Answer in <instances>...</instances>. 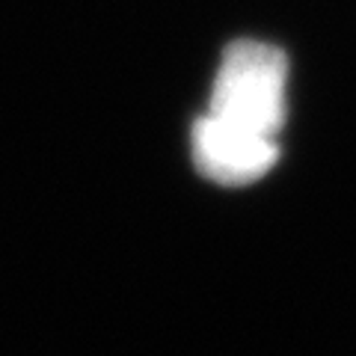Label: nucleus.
Returning <instances> with one entry per match:
<instances>
[{
	"instance_id": "obj_1",
	"label": "nucleus",
	"mask_w": 356,
	"mask_h": 356,
	"mask_svg": "<svg viewBox=\"0 0 356 356\" xmlns=\"http://www.w3.org/2000/svg\"><path fill=\"white\" fill-rule=\"evenodd\" d=\"M288 63L280 48L241 39L222 54L208 113L280 140L285 125Z\"/></svg>"
},
{
	"instance_id": "obj_2",
	"label": "nucleus",
	"mask_w": 356,
	"mask_h": 356,
	"mask_svg": "<svg viewBox=\"0 0 356 356\" xmlns=\"http://www.w3.org/2000/svg\"><path fill=\"white\" fill-rule=\"evenodd\" d=\"M280 158V140L232 125L205 113L193 125V161L211 181L241 187L252 184Z\"/></svg>"
}]
</instances>
